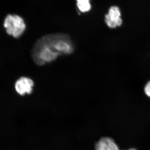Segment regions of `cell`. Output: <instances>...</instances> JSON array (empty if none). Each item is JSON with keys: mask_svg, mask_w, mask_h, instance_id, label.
Segmentation results:
<instances>
[{"mask_svg": "<svg viewBox=\"0 0 150 150\" xmlns=\"http://www.w3.org/2000/svg\"><path fill=\"white\" fill-rule=\"evenodd\" d=\"M4 26L9 35L18 38L26 29V24L23 18L16 14H9L4 21Z\"/></svg>", "mask_w": 150, "mask_h": 150, "instance_id": "6da1fadb", "label": "cell"}, {"mask_svg": "<svg viewBox=\"0 0 150 150\" xmlns=\"http://www.w3.org/2000/svg\"><path fill=\"white\" fill-rule=\"evenodd\" d=\"M105 23L108 27L111 28H115L121 26L123 20L121 18L120 9L116 6L110 7L108 13L105 17Z\"/></svg>", "mask_w": 150, "mask_h": 150, "instance_id": "7a4b0ae2", "label": "cell"}, {"mask_svg": "<svg viewBox=\"0 0 150 150\" xmlns=\"http://www.w3.org/2000/svg\"><path fill=\"white\" fill-rule=\"evenodd\" d=\"M34 82L30 78L22 77L16 82L15 88L17 92L21 96L25 94H30L33 90Z\"/></svg>", "mask_w": 150, "mask_h": 150, "instance_id": "3957f363", "label": "cell"}, {"mask_svg": "<svg viewBox=\"0 0 150 150\" xmlns=\"http://www.w3.org/2000/svg\"><path fill=\"white\" fill-rule=\"evenodd\" d=\"M95 150H120L114 140L110 137H103L96 144Z\"/></svg>", "mask_w": 150, "mask_h": 150, "instance_id": "277c9868", "label": "cell"}, {"mask_svg": "<svg viewBox=\"0 0 150 150\" xmlns=\"http://www.w3.org/2000/svg\"><path fill=\"white\" fill-rule=\"evenodd\" d=\"M77 6L79 10L82 13L88 12L91 8L90 0H76Z\"/></svg>", "mask_w": 150, "mask_h": 150, "instance_id": "5b68a950", "label": "cell"}, {"mask_svg": "<svg viewBox=\"0 0 150 150\" xmlns=\"http://www.w3.org/2000/svg\"><path fill=\"white\" fill-rule=\"evenodd\" d=\"M144 91L146 94L150 97V81L145 86Z\"/></svg>", "mask_w": 150, "mask_h": 150, "instance_id": "8992f818", "label": "cell"}, {"mask_svg": "<svg viewBox=\"0 0 150 150\" xmlns=\"http://www.w3.org/2000/svg\"><path fill=\"white\" fill-rule=\"evenodd\" d=\"M128 150H137V149H134V148H133V149H129Z\"/></svg>", "mask_w": 150, "mask_h": 150, "instance_id": "52a82bcc", "label": "cell"}]
</instances>
